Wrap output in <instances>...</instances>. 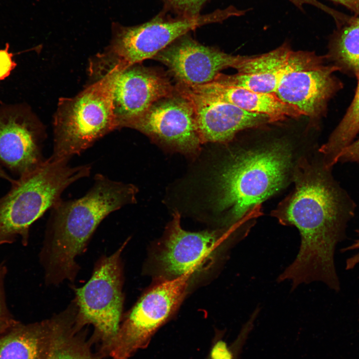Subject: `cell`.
Here are the masks:
<instances>
[{"instance_id":"obj_10","label":"cell","mask_w":359,"mask_h":359,"mask_svg":"<svg viewBox=\"0 0 359 359\" xmlns=\"http://www.w3.org/2000/svg\"><path fill=\"white\" fill-rule=\"evenodd\" d=\"M140 63L93 69L95 75L106 73L112 82L114 111L118 128L127 127L157 101L175 91L167 74Z\"/></svg>"},{"instance_id":"obj_32","label":"cell","mask_w":359,"mask_h":359,"mask_svg":"<svg viewBox=\"0 0 359 359\" xmlns=\"http://www.w3.org/2000/svg\"><path fill=\"white\" fill-rule=\"evenodd\" d=\"M358 304H359V301H358Z\"/></svg>"},{"instance_id":"obj_13","label":"cell","mask_w":359,"mask_h":359,"mask_svg":"<svg viewBox=\"0 0 359 359\" xmlns=\"http://www.w3.org/2000/svg\"><path fill=\"white\" fill-rule=\"evenodd\" d=\"M175 87L192 106L202 144H226L242 130L271 123L266 115L248 112L228 102L195 93L183 84L176 82Z\"/></svg>"},{"instance_id":"obj_30","label":"cell","mask_w":359,"mask_h":359,"mask_svg":"<svg viewBox=\"0 0 359 359\" xmlns=\"http://www.w3.org/2000/svg\"><path fill=\"white\" fill-rule=\"evenodd\" d=\"M300 9H303L305 4H310L319 8L321 3L316 0H289Z\"/></svg>"},{"instance_id":"obj_27","label":"cell","mask_w":359,"mask_h":359,"mask_svg":"<svg viewBox=\"0 0 359 359\" xmlns=\"http://www.w3.org/2000/svg\"><path fill=\"white\" fill-rule=\"evenodd\" d=\"M231 351H229L225 344L219 342L213 347L207 359H232Z\"/></svg>"},{"instance_id":"obj_26","label":"cell","mask_w":359,"mask_h":359,"mask_svg":"<svg viewBox=\"0 0 359 359\" xmlns=\"http://www.w3.org/2000/svg\"><path fill=\"white\" fill-rule=\"evenodd\" d=\"M338 162H359V139L351 143L340 152L336 163Z\"/></svg>"},{"instance_id":"obj_5","label":"cell","mask_w":359,"mask_h":359,"mask_svg":"<svg viewBox=\"0 0 359 359\" xmlns=\"http://www.w3.org/2000/svg\"><path fill=\"white\" fill-rule=\"evenodd\" d=\"M117 128L111 80L101 74L76 96L59 100L51 157L69 160Z\"/></svg>"},{"instance_id":"obj_3","label":"cell","mask_w":359,"mask_h":359,"mask_svg":"<svg viewBox=\"0 0 359 359\" xmlns=\"http://www.w3.org/2000/svg\"><path fill=\"white\" fill-rule=\"evenodd\" d=\"M295 149L278 139L229 150L217 176L222 228L259 215L261 203L292 180Z\"/></svg>"},{"instance_id":"obj_15","label":"cell","mask_w":359,"mask_h":359,"mask_svg":"<svg viewBox=\"0 0 359 359\" xmlns=\"http://www.w3.org/2000/svg\"><path fill=\"white\" fill-rule=\"evenodd\" d=\"M337 71L332 64H323L290 72L282 78L275 93L303 115L319 117L326 111L330 99L343 88L334 74Z\"/></svg>"},{"instance_id":"obj_22","label":"cell","mask_w":359,"mask_h":359,"mask_svg":"<svg viewBox=\"0 0 359 359\" xmlns=\"http://www.w3.org/2000/svg\"><path fill=\"white\" fill-rule=\"evenodd\" d=\"M298 51L292 50L287 44L259 56H244L235 69L241 74L266 73L280 70L290 64Z\"/></svg>"},{"instance_id":"obj_29","label":"cell","mask_w":359,"mask_h":359,"mask_svg":"<svg viewBox=\"0 0 359 359\" xmlns=\"http://www.w3.org/2000/svg\"><path fill=\"white\" fill-rule=\"evenodd\" d=\"M341 4L352 11L356 15H359V0H331Z\"/></svg>"},{"instance_id":"obj_1","label":"cell","mask_w":359,"mask_h":359,"mask_svg":"<svg viewBox=\"0 0 359 359\" xmlns=\"http://www.w3.org/2000/svg\"><path fill=\"white\" fill-rule=\"evenodd\" d=\"M331 170L322 160L299 157L293 173L294 188L271 213L283 225L295 226L301 235L296 257L276 279L289 281L291 291L314 282L340 290L335 252L346 236L354 206Z\"/></svg>"},{"instance_id":"obj_19","label":"cell","mask_w":359,"mask_h":359,"mask_svg":"<svg viewBox=\"0 0 359 359\" xmlns=\"http://www.w3.org/2000/svg\"><path fill=\"white\" fill-rule=\"evenodd\" d=\"M325 56L315 52L299 51L296 58L286 67L271 72L258 74L226 75L220 73L213 81L229 86L243 87L261 93H275L284 76L290 72L308 69L323 64Z\"/></svg>"},{"instance_id":"obj_31","label":"cell","mask_w":359,"mask_h":359,"mask_svg":"<svg viewBox=\"0 0 359 359\" xmlns=\"http://www.w3.org/2000/svg\"><path fill=\"white\" fill-rule=\"evenodd\" d=\"M0 178L9 182L10 184L13 183L15 179L10 177L6 171L0 166Z\"/></svg>"},{"instance_id":"obj_8","label":"cell","mask_w":359,"mask_h":359,"mask_svg":"<svg viewBox=\"0 0 359 359\" xmlns=\"http://www.w3.org/2000/svg\"><path fill=\"white\" fill-rule=\"evenodd\" d=\"M233 6L193 18H168L159 14L141 24H112V39L106 52L97 56L105 65L128 67L153 58L180 37L202 25L239 16Z\"/></svg>"},{"instance_id":"obj_24","label":"cell","mask_w":359,"mask_h":359,"mask_svg":"<svg viewBox=\"0 0 359 359\" xmlns=\"http://www.w3.org/2000/svg\"><path fill=\"white\" fill-rule=\"evenodd\" d=\"M207 0H165V2L166 8L178 14V17L193 18L200 15V10Z\"/></svg>"},{"instance_id":"obj_9","label":"cell","mask_w":359,"mask_h":359,"mask_svg":"<svg viewBox=\"0 0 359 359\" xmlns=\"http://www.w3.org/2000/svg\"><path fill=\"white\" fill-rule=\"evenodd\" d=\"M192 278L183 275L161 280L145 292L120 324L108 357L128 359L146 348L156 332L177 311Z\"/></svg>"},{"instance_id":"obj_4","label":"cell","mask_w":359,"mask_h":359,"mask_svg":"<svg viewBox=\"0 0 359 359\" xmlns=\"http://www.w3.org/2000/svg\"><path fill=\"white\" fill-rule=\"evenodd\" d=\"M69 160L51 157L32 172L17 178L0 197V245L20 238L28 244L31 225L61 200L64 190L89 176V164L72 167Z\"/></svg>"},{"instance_id":"obj_20","label":"cell","mask_w":359,"mask_h":359,"mask_svg":"<svg viewBox=\"0 0 359 359\" xmlns=\"http://www.w3.org/2000/svg\"><path fill=\"white\" fill-rule=\"evenodd\" d=\"M339 71L359 75V16L347 19L331 37L326 55Z\"/></svg>"},{"instance_id":"obj_33","label":"cell","mask_w":359,"mask_h":359,"mask_svg":"<svg viewBox=\"0 0 359 359\" xmlns=\"http://www.w3.org/2000/svg\"></svg>"},{"instance_id":"obj_6","label":"cell","mask_w":359,"mask_h":359,"mask_svg":"<svg viewBox=\"0 0 359 359\" xmlns=\"http://www.w3.org/2000/svg\"><path fill=\"white\" fill-rule=\"evenodd\" d=\"M248 234L239 227L190 232L182 229L180 215L173 214L153 255L162 280L183 275L193 278L224 260L229 249Z\"/></svg>"},{"instance_id":"obj_16","label":"cell","mask_w":359,"mask_h":359,"mask_svg":"<svg viewBox=\"0 0 359 359\" xmlns=\"http://www.w3.org/2000/svg\"><path fill=\"white\" fill-rule=\"evenodd\" d=\"M186 86L195 93L228 102L248 112L266 115L271 123L303 115L297 108L282 101L274 93L257 92L214 81Z\"/></svg>"},{"instance_id":"obj_21","label":"cell","mask_w":359,"mask_h":359,"mask_svg":"<svg viewBox=\"0 0 359 359\" xmlns=\"http://www.w3.org/2000/svg\"><path fill=\"white\" fill-rule=\"evenodd\" d=\"M354 99L344 117L332 133L319 152L325 167L328 169L336 164L340 152L352 143L359 132V75Z\"/></svg>"},{"instance_id":"obj_11","label":"cell","mask_w":359,"mask_h":359,"mask_svg":"<svg viewBox=\"0 0 359 359\" xmlns=\"http://www.w3.org/2000/svg\"><path fill=\"white\" fill-rule=\"evenodd\" d=\"M127 127L164 148L190 157L198 154L202 144L192 106L176 89L172 95L153 103Z\"/></svg>"},{"instance_id":"obj_2","label":"cell","mask_w":359,"mask_h":359,"mask_svg":"<svg viewBox=\"0 0 359 359\" xmlns=\"http://www.w3.org/2000/svg\"><path fill=\"white\" fill-rule=\"evenodd\" d=\"M137 187L112 180L101 174L83 196L62 199L52 209L39 260L48 285L73 281L79 267L78 256L101 222L110 213L136 201Z\"/></svg>"},{"instance_id":"obj_14","label":"cell","mask_w":359,"mask_h":359,"mask_svg":"<svg viewBox=\"0 0 359 359\" xmlns=\"http://www.w3.org/2000/svg\"><path fill=\"white\" fill-rule=\"evenodd\" d=\"M45 131L28 116L9 113L0 116V166L17 178L38 168L42 155Z\"/></svg>"},{"instance_id":"obj_12","label":"cell","mask_w":359,"mask_h":359,"mask_svg":"<svg viewBox=\"0 0 359 359\" xmlns=\"http://www.w3.org/2000/svg\"><path fill=\"white\" fill-rule=\"evenodd\" d=\"M243 56L204 45L187 33L160 51L153 59L165 65L176 82L190 86L213 81L222 70L235 69Z\"/></svg>"},{"instance_id":"obj_28","label":"cell","mask_w":359,"mask_h":359,"mask_svg":"<svg viewBox=\"0 0 359 359\" xmlns=\"http://www.w3.org/2000/svg\"><path fill=\"white\" fill-rule=\"evenodd\" d=\"M357 232L359 236V230L357 231ZM351 250H357L358 252L346 260L345 268L347 270L353 269L359 264V238L355 240L352 244L341 250L343 252Z\"/></svg>"},{"instance_id":"obj_25","label":"cell","mask_w":359,"mask_h":359,"mask_svg":"<svg viewBox=\"0 0 359 359\" xmlns=\"http://www.w3.org/2000/svg\"><path fill=\"white\" fill-rule=\"evenodd\" d=\"M8 49V44L4 49H0V80L7 77L16 65Z\"/></svg>"},{"instance_id":"obj_23","label":"cell","mask_w":359,"mask_h":359,"mask_svg":"<svg viewBox=\"0 0 359 359\" xmlns=\"http://www.w3.org/2000/svg\"><path fill=\"white\" fill-rule=\"evenodd\" d=\"M7 269L2 261L0 263V336L18 322L9 311L6 302L4 279Z\"/></svg>"},{"instance_id":"obj_17","label":"cell","mask_w":359,"mask_h":359,"mask_svg":"<svg viewBox=\"0 0 359 359\" xmlns=\"http://www.w3.org/2000/svg\"><path fill=\"white\" fill-rule=\"evenodd\" d=\"M55 322V315L34 323L18 321L0 336V359H46Z\"/></svg>"},{"instance_id":"obj_18","label":"cell","mask_w":359,"mask_h":359,"mask_svg":"<svg viewBox=\"0 0 359 359\" xmlns=\"http://www.w3.org/2000/svg\"><path fill=\"white\" fill-rule=\"evenodd\" d=\"M78 308L71 303L55 315L56 323L46 359H102L92 350L91 340L86 339L85 331L76 328Z\"/></svg>"},{"instance_id":"obj_7","label":"cell","mask_w":359,"mask_h":359,"mask_svg":"<svg viewBox=\"0 0 359 359\" xmlns=\"http://www.w3.org/2000/svg\"><path fill=\"white\" fill-rule=\"evenodd\" d=\"M126 243L112 254L99 259L88 281L75 289L78 307L76 327L82 330L87 325L93 326L90 339L98 345L97 353L102 359L108 357L121 324L124 303L121 255Z\"/></svg>"}]
</instances>
